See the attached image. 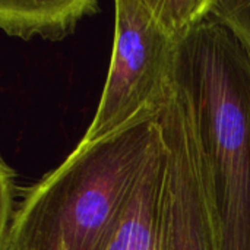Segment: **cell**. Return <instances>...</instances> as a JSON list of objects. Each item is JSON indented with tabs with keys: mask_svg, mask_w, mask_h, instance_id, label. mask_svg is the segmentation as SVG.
I'll list each match as a JSON object with an SVG mask.
<instances>
[{
	"mask_svg": "<svg viewBox=\"0 0 250 250\" xmlns=\"http://www.w3.org/2000/svg\"><path fill=\"white\" fill-rule=\"evenodd\" d=\"M217 0H146L158 22L179 41L207 19Z\"/></svg>",
	"mask_w": 250,
	"mask_h": 250,
	"instance_id": "7",
	"label": "cell"
},
{
	"mask_svg": "<svg viewBox=\"0 0 250 250\" xmlns=\"http://www.w3.org/2000/svg\"><path fill=\"white\" fill-rule=\"evenodd\" d=\"M174 86L189 110L220 250H250V53L214 13L179 44Z\"/></svg>",
	"mask_w": 250,
	"mask_h": 250,
	"instance_id": "1",
	"label": "cell"
},
{
	"mask_svg": "<svg viewBox=\"0 0 250 250\" xmlns=\"http://www.w3.org/2000/svg\"><path fill=\"white\" fill-rule=\"evenodd\" d=\"M158 123L167 152L161 250H220L189 110L176 86Z\"/></svg>",
	"mask_w": 250,
	"mask_h": 250,
	"instance_id": "4",
	"label": "cell"
},
{
	"mask_svg": "<svg viewBox=\"0 0 250 250\" xmlns=\"http://www.w3.org/2000/svg\"><path fill=\"white\" fill-rule=\"evenodd\" d=\"M111 62L92 123L81 144L122 129L160 110L174 89L179 41L154 16L146 0H117Z\"/></svg>",
	"mask_w": 250,
	"mask_h": 250,
	"instance_id": "3",
	"label": "cell"
},
{
	"mask_svg": "<svg viewBox=\"0 0 250 250\" xmlns=\"http://www.w3.org/2000/svg\"><path fill=\"white\" fill-rule=\"evenodd\" d=\"M161 139L158 110L114 133L78 144L25 190L0 250H107L122 209Z\"/></svg>",
	"mask_w": 250,
	"mask_h": 250,
	"instance_id": "2",
	"label": "cell"
},
{
	"mask_svg": "<svg viewBox=\"0 0 250 250\" xmlns=\"http://www.w3.org/2000/svg\"><path fill=\"white\" fill-rule=\"evenodd\" d=\"M100 10L97 0H0V26L21 40L59 41Z\"/></svg>",
	"mask_w": 250,
	"mask_h": 250,
	"instance_id": "6",
	"label": "cell"
},
{
	"mask_svg": "<svg viewBox=\"0 0 250 250\" xmlns=\"http://www.w3.org/2000/svg\"><path fill=\"white\" fill-rule=\"evenodd\" d=\"M1 170H0V179H1V204H0V234L7 230L10 226L19 204L25 195L26 189H21V186L16 183V174L15 171L7 166L4 160H1Z\"/></svg>",
	"mask_w": 250,
	"mask_h": 250,
	"instance_id": "9",
	"label": "cell"
},
{
	"mask_svg": "<svg viewBox=\"0 0 250 250\" xmlns=\"http://www.w3.org/2000/svg\"><path fill=\"white\" fill-rule=\"evenodd\" d=\"M166 173L161 135L122 209L107 250H161Z\"/></svg>",
	"mask_w": 250,
	"mask_h": 250,
	"instance_id": "5",
	"label": "cell"
},
{
	"mask_svg": "<svg viewBox=\"0 0 250 250\" xmlns=\"http://www.w3.org/2000/svg\"><path fill=\"white\" fill-rule=\"evenodd\" d=\"M214 13L237 35L250 53V0H217Z\"/></svg>",
	"mask_w": 250,
	"mask_h": 250,
	"instance_id": "8",
	"label": "cell"
}]
</instances>
